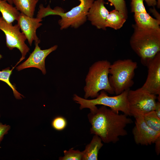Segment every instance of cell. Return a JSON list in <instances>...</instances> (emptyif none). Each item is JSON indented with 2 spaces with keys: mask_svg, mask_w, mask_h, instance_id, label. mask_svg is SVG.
<instances>
[{
  "mask_svg": "<svg viewBox=\"0 0 160 160\" xmlns=\"http://www.w3.org/2000/svg\"><path fill=\"white\" fill-rule=\"evenodd\" d=\"M91 134L99 136L105 143H116L119 137L127 135L125 128L133 122L126 114H119L107 107H97L87 115Z\"/></svg>",
  "mask_w": 160,
  "mask_h": 160,
  "instance_id": "obj_1",
  "label": "cell"
},
{
  "mask_svg": "<svg viewBox=\"0 0 160 160\" xmlns=\"http://www.w3.org/2000/svg\"><path fill=\"white\" fill-rule=\"evenodd\" d=\"M134 32L129 41L130 47L140 57L142 64L146 66L160 52V28H144L132 25Z\"/></svg>",
  "mask_w": 160,
  "mask_h": 160,
  "instance_id": "obj_2",
  "label": "cell"
},
{
  "mask_svg": "<svg viewBox=\"0 0 160 160\" xmlns=\"http://www.w3.org/2000/svg\"><path fill=\"white\" fill-rule=\"evenodd\" d=\"M79 0V5L65 13L63 9L60 7H56L53 9L49 5L44 7L43 4H41L39 7L36 17L42 19L49 15H59L61 18L58 20V23L61 30L66 29L70 26L78 28L86 21L88 11L94 1Z\"/></svg>",
  "mask_w": 160,
  "mask_h": 160,
  "instance_id": "obj_3",
  "label": "cell"
},
{
  "mask_svg": "<svg viewBox=\"0 0 160 160\" xmlns=\"http://www.w3.org/2000/svg\"><path fill=\"white\" fill-rule=\"evenodd\" d=\"M111 64L107 60H101L95 62L89 67L84 88V98H95L102 90L111 94H114L108 79Z\"/></svg>",
  "mask_w": 160,
  "mask_h": 160,
  "instance_id": "obj_4",
  "label": "cell"
},
{
  "mask_svg": "<svg viewBox=\"0 0 160 160\" xmlns=\"http://www.w3.org/2000/svg\"><path fill=\"white\" fill-rule=\"evenodd\" d=\"M137 63L131 59L118 60L111 64L108 79L114 94L118 95L133 85Z\"/></svg>",
  "mask_w": 160,
  "mask_h": 160,
  "instance_id": "obj_5",
  "label": "cell"
},
{
  "mask_svg": "<svg viewBox=\"0 0 160 160\" xmlns=\"http://www.w3.org/2000/svg\"><path fill=\"white\" fill-rule=\"evenodd\" d=\"M129 89L113 96H108L106 92L102 90L96 97L91 100L82 98L74 94L73 99L80 105L79 109L81 110L88 108L90 111L92 110L97 107V105H101L109 107L117 113L121 111L127 116H130L127 100Z\"/></svg>",
  "mask_w": 160,
  "mask_h": 160,
  "instance_id": "obj_6",
  "label": "cell"
},
{
  "mask_svg": "<svg viewBox=\"0 0 160 160\" xmlns=\"http://www.w3.org/2000/svg\"><path fill=\"white\" fill-rule=\"evenodd\" d=\"M156 99V95L141 87L135 90L129 89L127 100L130 116L135 118L154 111Z\"/></svg>",
  "mask_w": 160,
  "mask_h": 160,
  "instance_id": "obj_7",
  "label": "cell"
},
{
  "mask_svg": "<svg viewBox=\"0 0 160 160\" xmlns=\"http://www.w3.org/2000/svg\"><path fill=\"white\" fill-rule=\"evenodd\" d=\"M0 29L5 35L6 45L9 49L12 50L17 48L21 54V57L17 65L25 58L30 50L25 43L26 38L24 33L20 31V28L17 24L13 25L12 23L7 22L2 17H0Z\"/></svg>",
  "mask_w": 160,
  "mask_h": 160,
  "instance_id": "obj_8",
  "label": "cell"
},
{
  "mask_svg": "<svg viewBox=\"0 0 160 160\" xmlns=\"http://www.w3.org/2000/svg\"><path fill=\"white\" fill-rule=\"evenodd\" d=\"M148 75L146 81L141 87L151 94L158 95L160 99V52H158L148 63Z\"/></svg>",
  "mask_w": 160,
  "mask_h": 160,
  "instance_id": "obj_9",
  "label": "cell"
},
{
  "mask_svg": "<svg viewBox=\"0 0 160 160\" xmlns=\"http://www.w3.org/2000/svg\"><path fill=\"white\" fill-rule=\"evenodd\" d=\"M135 125L132 130L135 143L137 145H151L160 136V132L149 127L145 123L142 115L135 117Z\"/></svg>",
  "mask_w": 160,
  "mask_h": 160,
  "instance_id": "obj_10",
  "label": "cell"
},
{
  "mask_svg": "<svg viewBox=\"0 0 160 160\" xmlns=\"http://www.w3.org/2000/svg\"><path fill=\"white\" fill-rule=\"evenodd\" d=\"M40 41L35 42V47L28 59L16 67L18 71L29 68H35L40 69L44 75L46 73L45 60L51 53L56 50L58 46L55 45L50 48L42 50L39 46Z\"/></svg>",
  "mask_w": 160,
  "mask_h": 160,
  "instance_id": "obj_11",
  "label": "cell"
},
{
  "mask_svg": "<svg viewBox=\"0 0 160 160\" xmlns=\"http://www.w3.org/2000/svg\"><path fill=\"white\" fill-rule=\"evenodd\" d=\"M144 1L131 0V11L134 13L135 24L142 28H160V21L152 17L147 12Z\"/></svg>",
  "mask_w": 160,
  "mask_h": 160,
  "instance_id": "obj_12",
  "label": "cell"
},
{
  "mask_svg": "<svg viewBox=\"0 0 160 160\" xmlns=\"http://www.w3.org/2000/svg\"><path fill=\"white\" fill-rule=\"evenodd\" d=\"M17 21V24L31 46L33 41L35 42L40 40L37 36L36 31L37 29L42 25L40 22L42 21V19L30 17L20 13Z\"/></svg>",
  "mask_w": 160,
  "mask_h": 160,
  "instance_id": "obj_13",
  "label": "cell"
},
{
  "mask_svg": "<svg viewBox=\"0 0 160 160\" xmlns=\"http://www.w3.org/2000/svg\"><path fill=\"white\" fill-rule=\"evenodd\" d=\"M104 0L94 1L90 8L87 18L97 28L106 30V19L109 12L105 6Z\"/></svg>",
  "mask_w": 160,
  "mask_h": 160,
  "instance_id": "obj_14",
  "label": "cell"
},
{
  "mask_svg": "<svg viewBox=\"0 0 160 160\" xmlns=\"http://www.w3.org/2000/svg\"><path fill=\"white\" fill-rule=\"evenodd\" d=\"M103 145L101 138L94 135L90 142L86 146L85 149L82 151V160H98L99 151Z\"/></svg>",
  "mask_w": 160,
  "mask_h": 160,
  "instance_id": "obj_15",
  "label": "cell"
},
{
  "mask_svg": "<svg viewBox=\"0 0 160 160\" xmlns=\"http://www.w3.org/2000/svg\"><path fill=\"white\" fill-rule=\"evenodd\" d=\"M0 12L4 19L9 23L17 20L20 13L7 0H0Z\"/></svg>",
  "mask_w": 160,
  "mask_h": 160,
  "instance_id": "obj_16",
  "label": "cell"
},
{
  "mask_svg": "<svg viewBox=\"0 0 160 160\" xmlns=\"http://www.w3.org/2000/svg\"><path fill=\"white\" fill-rule=\"evenodd\" d=\"M127 17L123 14L114 9L109 12L106 19V27L117 30L121 28Z\"/></svg>",
  "mask_w": 160,
  "mask_h": 160,
  "instance_id": "obj_17",
  "label": "cell"
},
{
  "mask_svg": "<svg viewBox=\"0 0 160 160\" xmlns=\"http://www.w3.org/2000/svg\"><path fill=\"white\" fill-rule=\"evenodd\" d=\"M39 0H13L17 9L25 15L33 17Z\"/></svg>",
  "mask_w": 160,
  "mask_h": 160,
  "instance_id": "obj_18",
  "label": "cell"
},
{
  "mask_svg": "<svg viewBox=\"0 0 160 160\" xmlns=\"http://www.w3.org/2000/svg\"><path fill=\"white\" fill-rule=\"evenodd\" d=\"M13 68L10 70V68L8 67L0 71V81L6 83L11 88L14 96L16 99H22L21 96L23 97L24 96L16 90L15 85H13L9 81L10 77Z\"/></svg>",
  "mask_w": 160,
  "mask_h": 160,
  "instance_id": "obj_19",
  "label": "cell"
},
{
  "mask_svg": "<svg viewBox=\"0 0 160 160\" xmlns=\"http://www.w3.org/2000/svg\"><path fill=\"white\" fill-rule=\"evenodd\" d=\"M147 125L154 130L160 132V119L156 115L154 111L143 115Z\"/></svg>",
  "mask_w": 160,
  "mask_h": 160,
  "instance_id": "obj_20",
  "label": "cell"
},
{
  "mask_svg": "<svg viewBox=\"0 0 160 160\" xmlns=\"http://www.w3.org/2000/svg\"><path fill=\"white\" fill-rule=\"evenodd\" d=\"M64 156L59 158L60 160H82L83 156L82 151L75 150L73 148L70 149L68 151H63Z\"/></svg>",
  "mask_w": 160,
  "mask_h": 160,
  "instance_id": "obj_21",
  "label": "cell"
},
{
  "mask_svg": "<svg viewBox=\"0 0 160 160\" xmlns=\"http://www.w3.org/2000/svg\"><path fill=\"white\" fill-rule=\"evenodd\" d=\"M51 124L55 129L58 131H62L66 127L67 121L63 117L58 116L56 117L53 119Z\"/></svg>",
  "mask_w": 160,
  "mask_h": 160,
  "instance_id": "obj_22",
  "label": "cell"
},
{
  "mask_svg": "<svg viewBox=\"0 0 160 160\" xmlns=\"http://www.w3.org/2000/svg\"><path fill=\"white\" fill-rule=\"evenodd\" d=\"M114 6L115 9L124 15L127 18V11L124 0H108Z\"/></svg>",
  "mask_w": 160,
  "mask_h": 160,
  "instance_id": "obj_23",
  "label": "cell"
},
{
  "mask_svg": "<svg viewBox=\"0 0 160 160\" xmlns=\"http://www.w3.org/2000/svg\"><path fill=\"white\" fill-rule=\"evenodd\" d=\"M10 129V126L6 124H3L0 122V143Z\"/></svg>",
  "mask_w": 160,
  "mask_h": 160,
  "instance_id": "obj_24",
  "label": "cell"
},
{
  "mask_svg": "<svg viewBox=\"0 0 160 160\" xmlns=\"http://www.w3.org/2000/svg\"><path fill=\"white\" fill-rule=\"evenodd\" d=\"M154 143L155 144L156 152V154L159 155L160 153V136L157 138Z\"/></svg>",
  "mask_w": 160,
  "mask_h": 160,
  "instance_id": "obj_25",
  "label": "cell"
},
{
  "mask_svg": "<svg viewBox=\"0 0 160 160\" xmlns=\"http://www.w3.org/2000/svg\"><path fill=\"white\" fill-rule=\"evenodd\" d=\"M157 116L160 119V101H157L154 110Z\"/></svg>",
  "mask_w": 160,
  "mask_h": 160,
  "instance_id": "obj_26",
  "label": "cell"
},
{
  "mask_svg": "<svg viewBox=\"0 0 160 160\" xmlns=\"http://www.w3.org/2000/svg\"><path fill=\"white\" fill-rule=\"evenodd\" d=\"M150 11L152 13L154 16L156 18V19L160 21V16L159 13L157 12L155 9L154 7L153 8L150 9Z\"/></svg>",
  "mask_w": 160,
  "mask_h": 160,
  "instance_id": "obj_27",
  "label": "cell"
},
{
  "mask_svg": "<svg viewBox=\"0 0 160 160\" xmlns=\"http://www.w3.org/2000/svg\"><path fill=\"white\" fill-rule=\"evenodd\" d=\"M145 1L148 6L149 7H154L156 5V0H144Z\"/></svg>",
  "mask_w": 160,
  "mask_h": 160,
  "instance_id": "obj_28",
  "label": "cell"
},
{
  "mask_svg": "<svg viewBox=\"0 0 160 160\" xmlns=\"http://www.w3.org/2000/svg\"><path fill=\"white\" fill-rule=\"evenodd\" d=\"M157 1V4L156 6L159 9L160 8V0H156Z\"/></svg>",
  "mask_w": 160,
  "mask_h": 160,
  "instance_id": "obj_29",
  "label": "cell"
},
{
  "mask_svg": "<svg viewBox=\"0 0 160 160\" xmlns=\"http://www.w3.org/2000/svg\"><path fill=\"white\" fill-rule=\"evenodd\" d=\"M7 0L9 4L12 5L13 4V0Z\"/></svg>",
  "mask_w": 160,
  "mask_h": 160,
  "instance_id": "obj_30",
  "label": "cell"
},
{
  "mask_svg": "<svg viewBox=\"0 0 160 160\" xmlns=\"http://www.w3.org/2000/svg\"><path fill=\"white\" fill-rule=\"evenodd\" d=\"M2 58V56L1 54H0V59L1 58Z\"/></svg>",
  "mask_w": 160,
  "mask_h": 160,
  "instance_id": "obj_31",
  "label": "cell"
},
{
  "mask_svg": "<svg viewBox=\"0 0 160 160\" xmlns=\"http://www.w3.org/2000/svg\"></svg>",
  "mask_w": 160,
  "mask_h": 160,
  "instance_id": "obj_32",
  "label": "cell"
}]
</instances>
